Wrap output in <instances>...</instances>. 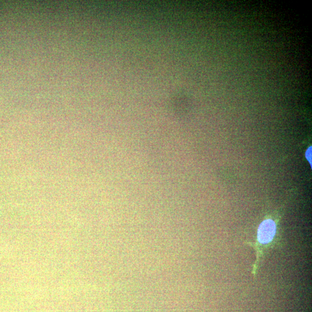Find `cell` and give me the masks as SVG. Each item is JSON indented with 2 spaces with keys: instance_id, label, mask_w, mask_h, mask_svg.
I'll list each match as a JSON object with an SVG mask.
<instances>
[{
  "instance_id": "6da1fadb",
  "label": "cell",
  "mask_w": 312,
  "mask_h": 312,
  "mask_svg": "<svg viewBox=\"0 0 312 312\" xmlns=\"http://www.w3.org/2000/svg\"><path fill=\"white\" fill-rule=\"evenodd\" d=\"M276 232V226L274 221L267 219L263 221L258 227L257 241L261 245H267L273 241Z\"/></svg>"
},
{
  "instance_id": "7a4b0ae2",
  "label": "cell",
  "mask_w": 312,
  "mask_h": 312,
  "mask_svg": "<svg viewBox=\"0 0 312 312\" xmlns=\"http://www.w3.org/2000/svg\"><path fill=\"white\" fill-rule=\"evenodd\" d=\"M311 147L307 149L305 153V157L307 160L309 161L310 165L311 166Z\"/></svg>"
}]
</instances>
